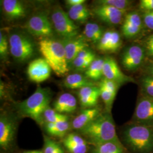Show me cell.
<instances>
[{
  "instance_id": "1",
  "label": "cell",
  "mask_w": 153,
  "mask_h": 153,
  "mask_svg": "<svg viewBox=\"0 0 153 153\" xmlns=\"http://www.w3.org/2000/svg\"><path fill=\"white\" fill-rule=\"evenodd\" d=\"M94 146L107 142L121 143L117 135L111 113H101L88 126L81 131Z\"/></svg>"
},
{
  "instance_id": "2",
  "label": "cell",
  "mask_w": 153,
  "mask_h": 153,
  "mask_svg": "<svg viewBox=\"0 0 153 153\" xmlns=\"http://www.w3.org/2000/svg\"><path fill=\"white\" fill-rule=\"evenodd\" d=\"M123 140L133 153H153V126L133 123L124 130Z\"/></svg>"
},
{
  "instance_id": "3",
  "label": "cell",
  "mask_w": 153,
  "mask_h": 153,
  "mask_svg": "<svg viewBox=\"0 0 153 153\" xmlns=\"http://www.w3.org/2000/svg\"><path fill=\"white\" fill-rule=\"evenodd\" d=\"M39 49L56 74L62 76L69 71V64L62 42L52 39H42L39 42Z\"/></svg>"
},
{
  "instance_id": "4",
  "label": "cell",
  "mask_w": 153,
  "mask_h": 153,
  "mask_svg": "<svg viewBox=\"0 0 153 153\" xmlns=\"http://www.w3.org/2000/svg\"><path fill=\"white\" fill-rule=\"evenodd\" d=\"M51 98L49 90L39 86L30 97L18 104V109L22 115L40 124L44 111L49 107Z\"/></svg>"
},
{
  "instance_id": "5",
  "label": "cell",
  "mask_w": 153,
  "mask_h": 153,
  "mask_svg": "<svg viewBox=\"0 0 153 153\" xmlns=\"http://www.w3.org/2000/svg\"><path fill=\"white\" fill-rule=\"evenodd\" d=\"M9 43L11 55L18 61L27 60L35 53V46L33 41L22 33H11L9 36Z\"/></svg>"
},
{
  "instance_id": "6",
  "label": "cell",
  "mask_w": 153,
  "mask_h": 153,
  "mask_svg": "<svg viewBox=\"0 0 153 153\" xmlns=\"http://www.w3.org/2000/svg\"><path fill=\"white\" fill-rule=\"evenodd\" d=\"M51 18L56 31L64 39L72 38L77 36L79 27L62 9L60 7L55 9Z\"/></svg>"
},
{
  "instance_id": "7",
  "label": "cell",
  "mask_w": 153,
  "mask_h": 153,
  "mask_svg": "<svg viewBox=\"0 0 153 153\" xmlns=\"http://www.w3.org/2000/svg\"><path fill=\"white\" fill-rule=\"evenodd\" d=\"M25 27L28 33L36 37L49 38L53 35L52 25L44 13H38L31 16Z\"/></svg>"
},
{
  "instance_id": "8",
  "label": "cell",
  "mask_w": 153,
  "mask_h": 153,
  "mask_svg": "<svg viewBox=\"0 0 153 153\" xmlns=\"http://www.w3.org/2000/svg\"><path fill=\"white\" fill-rule=\"evenodd\" d=\"M133 119L135 123L153 126V98L143 95L140 99Z\"/></svg>"
},
{
  "instance_id": "9",
  "label": "cell",
  "mask_w": 153,
  "mask_h": 153,
  "mask_svg": "<svg viewBox=\"0 0 153 153\" xmlns=\"http://www.w3.org/2000/svg\"><path fill=\"white\" fill-rule=\"evenodd\" d=\"M146 52L145 48L138 45L128 47L121 56V64L128 71H134L142 65Z\"/></svg>"
},
{
  "instance_id": "10",
  "label": "cell",
  "mask_w": 153,
  "mask_h": 153,
  "mask_svg": "<svg viewBox=\"0 0 153 153\" xmlns=\"http://www.w3.org/2000/svg\"><path fill=\"white\" fill-rule=\"evenodd\" d=\"M16 124L11 116L1 114L0 117V146L7 150L11 148L16 136Z\"/></svg>"
},
{
  "instance_id": "11",
  "label": "cell",
  "mask_w": 153,
  "mask_h": 153,
  "mask_svg": "<svg viewBox=\"0 0 153 153\" xmlns=\"http://www.w3.org/2000/svg\"><path fill=\"white\" fill-rule=\"evenodd\" d=\"M51 68L44 58L32 61L28 66L27 76L29 79L36 83L44 82L51 76Z\"/></svg>"
},
{
  "instance_id": "12",
  "label": "cell",
  "mask_w": 153,
  "mask_h": 153,
  "mask_svg": "<svg viewBox=\"0 0 153 153\" xmlns=\"http://www.w3.org/2000/svg\"><path fill=\"white\" fill-rule=\"evenodd\" d=\"M103 76L119 85L128 82H135L134 79L126 76L121 71L117 62L111 57L104 58Z\"/></svg>"
},
{
  "instance_id": "13",
  "label": "cell",
  "mask_w": 153,
  "mask_h": 153,
  "mask_svg": "<svg viewBox=\"0 0 153 153\" xmlns=\"http://www.w3.org/2000/svg\"><path fill=\"white\" fill-rule=\"evenodd\" d=\"M94 14L103 22L109 25H118L122 19L126 11L119 10L110 6L98 5L93 9Z\"/></svg>"
},
{
  "instance_id": "14",
  "label": "cell",
  "mask_w": 153,
  "mask_h": 153,
  "mask_svg": "<svg viewBox=\"0 0 153 153\" xmlns=\"http://www.w3.org/2000/svg\"><path fill=\"white\" fill-rule=\"evenodd\" d=\"M142 28L141 17L137 12H131L126 15L123 23L121 30L126 38L136 36L141 32Z\"/></svg>"
},
{
  "instance_id": "15",
  "label": "cell",
  "mask_w": 153,
  "mask_h": 153,
  "mask_svg": "<svg viewBox=\"0 0 153 153\" xmlns=\"http://www.w3.org/2000/svg\"><path fill=\"white\" fill-rule=\"evenodd\" d=\"M62 43L64 46L68 64L71 63L82 51L88 48V43L85 38L79 36H76L72 38L64 39Z\"/></svg>"
},
{
  "instance_id": "16",
  "label": "cell",
  "mask_w": 153,
  "mask_h": 153,
  "mask_svg": "<svg viewBox=\"0 0 153 153\" xmlns=\"http://www.w3.org/2000/svg\"><path fill=\"white\" fill-rule=\"evenodd\" d=\"M121 45L122 40L119 33L115 31H107L97 44V49L106 53H115L120 48Z\"/></svg>"
},
{
  "instance_id": "17",
  "label": "cell",
  "mask_w": 153,
  "mask_h": 153,
  "mask_svg": "<svg viewBox=\"0 0 153 153\" xmlns=\"http://www.w3.org/2000/svg\"><path fill=\"white\" fill-rule=\"evenodd\" d=\"M78 97L83 107L94 108L98 103L100 95V88L97 86H88L79 89Z\"/></svg>"
},
{
  "instance_id": "18",
  "label": "cell",
  "mask_w": 153,
  "mask_h": 153,
  "mask_svg": "<svg viewBox=\"0 0 153 153\" xmlns=\"http://www.w3.org/2000/svg\"><path fill=\"white\" fill-rule=\"evenodd\" d=\"M100 114V109L97 107L83 109L74 119L71 126L73 129L81 131L88 126Z\"/></svg>"
},
{
  "instance_id": "19",
  "label": "cell",
  "mask_w": 153,
  "mask_h": 153,
  "mask_svg": "<svg viewBox=\"0 0 153 153\" xmlns=\"http://www.w3.org/2000/svg\"><path fill=\"white\" fill-rule=\"evenodd\" d=\"M2 9L6 16L10 19H18L24 18L26 9L21 1L18 0H3Z\"/></svg>"
},
{
  "instance_id": "20",
  "label": "cell",
  "mask_w": 153,
  "mask_h": 153,
  "mask_svg": "<svg viewBox=\"0 0 153 153\" xmlns=\"http://www.w3.org/2000/svg\"><path fill=\"white\" fill-rule=\"evenodd\" d=\"M63 144L69 153H86V141L76 133H70L63 140Z\"/></svg>"
},
{
  "instance_id": "21",
  "label": "cell",
  "mask_w": 153,
  "mask_h": 153,
  "mask_svg": "<svg viewBox=\"0 0 153 153\" xmlns=\"http://www.w3.org/2000/svg\"><path fill=\"white\" fill-rule=\"evenodd\" d=\"M53 106V109L61 114H71L76 110V98L69 93L62 94L55 101Z\"/></svg>"
},
{
  "instance_id": "22",
  "label": "cell",
  "mask_w": 153,
  "mask_h": 153,
  "mask_svg": "<svg viewBox=\"0 0 153 153\" xmlns=\"http://www.w3.org/2000/svg\"><path fill=\"white\" fill-rule=\"evenodd\" d=\"M64 85L66 88L71 89H81L88 86H95L94 81L88 78L86 76H84L78 73L71 74L66 76Z\"/></svg>"
},
{
  "instance_id": "23",
  "label": "cell",
  "mask_w": 153,
  "mask_h": 153,
  "mask_svg": "<svg viewBox=\"0 0 153 153\" xmlns=\"http://www.w3.org/2000/svg\"><path fill=\"white\" fill-rule=\"evenodd\" d=\"M104 59H95L86 69V76L93 81L100 79L103 76Z\"/></svg>"
},
{
  "instance_id": "24",
  "label": "cell",
  "mask_w": 153,
  "mask_h": 153,
  "mask_svg": "<svg viewBox=\"0 0 153 153\" xmlns=\"http://www.w3.org/2000/svg\"><path fill=\"white\" fill-rule=\"evenodd\" d=\"M104 33L102 27L95 23H88L84 30L86 38L95 44H98Z\"/></svg>"
},
{
  "instance_id": "25",
  "label": "cell",
  "mask_w": 153,
  "mask_h": 153,
  "mask_svg": "<svg viewBox=\"0 0 153 153\" xmlns=\"http://www.w3.org/2000/svg\"><path fill=\"white\" fill-rule=\"evenodd\" d=\"M70 128L68 121H61L55 123H46L45 131L48 134L54 137H64Z\"/></svg>"
},
{
  "instance_id": "26",
  "label": "cell",
  "mask_w": 153,
  "mask_h": 153,
  "mask_svg": "<svg viewBox=\"0 0 153 153\" xmlns=\"http://www.w3.org/2000/svg\"><path fill=\"white\" fill-rule=\"evenodd\" d=\"M92 153H125L121 143L107 142L94 146Z\"/></svg>"
},
{
  "instance_id": "27",
  "label": "cell",
  "mask_w": 153,
  "mask_h": 153,
  "mask_svg": "<svg viewBox=\"0 0 153 153\" xmlns=\"http://www.w3.org/2000/svg\"><path fill=\"white\" fill-rule=\"evenodd\" d=\"M68 14L73 21L78 22L86 21L90 15L89 10L84 4L70 7Z\"/></svg>"
},
{
  "instance_id": "28",
  "label": "cell",
  "mask_w": 153,
  "mask_h": 153,
  "mask_svg": "<svg viewBox=\"0 0 153 153\" xmlns=\"http://www.w3.org/2000/svg\"><path fill=\"white\" fill-rule=\"evenodd\" d=\"M42 119L46 123H55L61 121H68V117L64 114L57 112L55 109L48 107L44 111Z\"/></svg>"
},
{
  "instance_id": "29",
  "label": "cell",
  "mask_w": 153,
  "mask_h": 153,
  "mask_svg": "<svg viewBox=\"0 0 153 153\" xmlns=\"http://www.w3.org/2000/svg\"><path fill=\"white\" fill-rule=\"evenodd\" d=\"M99 88H100V97L102 99L104 102L105 112L111 114L112 105L114 103L116 95L114 93L110 92L106 88L101 86H99Z\"/></svg>"
},
{
  "instance_id": "30",
  "label": "cell",
  "mask_w": 153,
  "mask_h": 153,
  "mask_svg": "<svg viewBox=\"0 0 153 153\" xmlns=\"http://www.w3.org/2000/svg\"><path fill=\"white\" fill-rule=\"evenodd\" d=\"M97 5H107L115 7L119 10L126 11L130 7L131 1L128 0H100L96 1Z\"/></svg>"
},
{
  "instance_id": "31",
  "label": "cell",
  "mask_w": 153,
  "mask_h": 153,
  "mask_svg": "<svg viewBox=\"0 0 153 153\" xmlns=\"http://www.w3.org/2000/svg\"><path fill=\"white\" fill-rule=\"evenodd\" d=\"M43 153H65L60 145L47 136H44Z\"/></svg>"
},
{
  "instance_id": "32",
  "label": "cell",
  "mask_w": 153,
  "mask_h": 153,
  "mask_svg": "<svg viewBox=\"0 0 153 153\" xmlns=\"http://www.w3.org/2000/svg\"><path fill=\"white\" fill-rule=\"evenodd\" d=\"M143 95L153 98V76L147 74L141 79Z\"/></svg>"
},
{
  "instance_id": "33",
  "label": "cell",
  "mask_w": 153,
  "mask_h": 153,
  "mask_svg": "<svg viewBox=\"0 0 153 153\" xmlns=\"http://www.w3.org/2000/svg\"><path fill=\"white\" fill-rule=\"evenodd\" d=\"M95 57H91L88 59H83L79 57H76L75 59L71 62L74 68L78 70L87 69L88 66L91 65Z\"/></svg>"
},
{
  "instance_id": "34",
  "label": "cell",
  "mask_w": 153,
  "mask_h": 153,
  "mask_svg": "<svg viewBox=\"0 0 153 153\" xmlns=\"http://www.w3.org/2000/svg\"><path fill=\"white\" fill-rule=\"evenodd\" d=\"M9 48V43L4 33H0V56L1 59L6 57Z\"/></svg>"
},
{
  "instance_id": "35",
  "label": "cell",
  "mask_w": 153,
  "mask_h": 153,
  "mask_svg": "<svg viewBox=\"0 0 153 153\" xmlns=\"http://www.w3.org/2000/svg\"><path fill=\"white\" fill-rule=\"evenodd\" d=\"M99 86L103 87L110 92L116 95L120 85L113 81L109 80L105 78H103V79H102L101 81L100 82Z\"/></svg>"
},
{
  "instance_id": "36",
  "label": "cell",
  "mask_w": 153,
  "mask_h": 153,
  "mask_svg": "<svg viewBox=\"0 0 153 153\" xmlns=\"http://www.w3.org/2000/svg\"><path fill=\"white\" fill-rule=\"evenodd\" d=\"M145 50L146 55L153 59V35L149 36L145 42Z\"/></svg>"
},
{
  "instance_id": "37",
  "label": "cell",
  "mask_w": 153,
  "mask_h": 153,
  "mask_svg": "<svg viewBox=\"0 0 153 153\" xmlns=\"http://www.w3.org/2000/svg\"><path fill=\"white\" fill-rule=\"evenodd\" d=\"M142 16L146 26L153 30V11H144Z\"/></svg>"
},
{
  "instance_id": "38",
  "label": "cell",
  "mask_w": 153,
  "mask_h": 153,
  "mask_svg": "<svg viewBox=\"0 0 153 153\" xmlns=\"http://www.w3.org/2000/svg\"><path fill=\"white\" fill-rule=\"evenodd\" d=\"M140 7L143 11H153V0H141Z\"/></svg>"
},
{
  "instance_id": "39",
  "label": "cell",
  "mask_w": 153,
  "mask_h": 153,
  "mask_svg": "<svg viewBox=\"0 0 153 153\" xmlns=\"http://www.w3.org/2000/svg\"><path fill=\"white\" fill-rule=\"evenodd\" d=\"M85 0H67L66 1V3L70 7L75 6L81 5L85 4Z\"/></svg>"
},
{
  "instance_id": "40",
  "label": "cell",
  "mask_w": 153,
  "mask_h": 153,
  "mask_svg": "<svg viewBox=\"0 0 153 153\" xmlns=\"http://www.w3.org/2000/svg\"><path fill=\"white\" fill-rule=\"evenodd\" d=\"M146 72H147L148 75L153 76V62L148 66V68L146 69Z\"/></svg>"
},
{
  "instance_id": "41",
  "label": "cell",
  "mask_w": 153,
  "mask_h": 153,
  "mask_svg": "<svg viewBox=\"0 0 153 153\" xmlns=\"http://www.w3.org/2000/svg\"><path fill=\"white\" fill-rule=\"evenodd\" d=\"M23 153H43L42 150H29L24 152Z\"/></svg>"
}]
</instances>
